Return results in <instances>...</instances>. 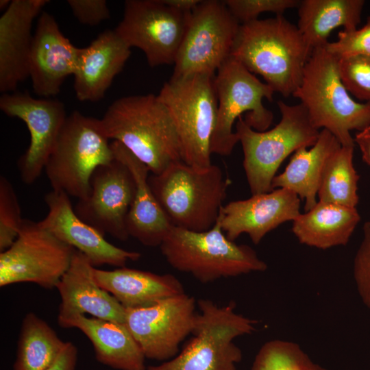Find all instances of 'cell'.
<instances>
[{
	"label": "cell",
	"mask_w": 370,
	"mask_h": 370,
	"mask_svg": "<svg viewBox=\"0 0 370 370\" xmlns=\"http://www.w3.org/2000/svg\"><path fill=\"white\" fill-rule=\"evenodd\" d=\"M311 53L297 26L282 14L241 24L230 56L288 97L300 86Z\"/></svg>",
	"instance_id": "6da1fadb"
},
{
	"label": "cell",
	"mask_w": 370,
	"mask_h": 370,
	"mask_svg": "<svg viewBox=\"0 0 370 370\" xmlns=\"http://www.w3.org/2000/svg\"><path fill=\"white\" fill-rule=\"evenodd\" d=\"M101 121L108 138L121 143L151 174L160 173L173 162L183 161L175 125L158 95L121 97L108 108Z\"/></svg>",
	"instance_id": "7a4b0ae2"
},
{
	"label": "cell",
	"mask_w": 370,
	"mask_h": 370,
	"mask_svg": "<svg viewBox=\"0 0 370 370\" xmlns=\"http://www.w3.org/2000/svg\"><path fill=\"white\" fill-rule=\"evenodd\" d=\"M148 182L172 225L195 232L214 225L231 184L217 165L198 169L183 161L151 174Z\"/></svg>",
	"instance_id": "3957f363"
},
{
	"label": "cell",
	"mask_w": 370,
	"mask_h": 370,
	"mask_svg": "<svg viewBox=\"0 0 370 370\" xmlns=\"http://www.w3.org/2000/svg\"><path fill=\"white\" fill-rule=\"evenodd\" d=\"M338 62L325 47L314 49L293 96L301 101L314 127L330 132L341 146H354L350 131L370 126V101L352 98L341 82Z\"/></svg>",
	"instance_id": "277c9868"
},
{
	"label": "cell",
	"mask_w": 370,
	"mask_h": 370,
	"mask_svg": "<svg viewBox=\"0 0 370 370\" xmlns=\"http://www.w3.org/2000/svg\"><path fill=\"white\" fill-rule=\"evenodd\" d=\"M159 247L173 269L202 283L267 269L251 247L228 239L218 219L211 229L204 232L173 225Z\"/></svg>",
	"instance_id": "5b68a950"
},
{
	"label": "cell",
	"mask_w": 370,
	"mask_h": 370,
	"mask_svg": "<svg viewBox=\"0 0 370 370\" xmlns=\"http://www.w3.org/2000/svg\"><path fill=\"white\" fill-rule=\"evenodd\" d=\"M277 104L282 118L271 130L256 131L242 116L236 122L252 195L271 191L272 181L282 162L299 149L314 145L319 136V130L313 126L301 103L291 106L280 100Z\"/></svg>",
	"instance_id": "8992f818"
},
{
	"label": "cell",
	"mask_w": 370,
	"mask_h": 370,
	"mask_svg": "<svg viewBox=\"0 0 370 370\" xmlns=\"http://www.w3.org/2000/svg\"><path fill=\"white\" fill-rule=\"evenodd\" d=\"M101 119L78 111L66 117L45 166L53 190L87 198L93 171L114 155Z\"/></svg>",
	"instance_id": "52a82bcc"
},
{
	"label": "cell",
	"mask_w": 370,
	"mask_h": 370,
	"mask_svg": "<svg viewBox=\"0 0 370 370\" xmlns=\"http://www.w3.org/2000/svg\"><path fill=\"white\" fill-rule=\"evenodd\" d=\"M197 306L190 340L176 356L146 370H237L242 352L234 340L251 334L256 321L237 313L233 304L220 306L201 299Z\"/></svg>",
	"instance_id": "ba28073f"
},
{
	"label": "cell",
	"mask_w": 370,
	"mask_h": 370,
	"mask_svg": "<svg viewBox=\"0 0 370 370\" xmlns=\"http://www.w3.org/2000/svg\"><path fill=\"white\" fill-rule=\"evenodd\" d=\"M214 75L171 78L158 97L166 108L181 143L182 160L198 169L210 166V143L217 116Z\"/></svg>",
	"instance_id": "9c48e42d"
},
{
	"label": "cell",
	"mask_w": 370,
	"mask_h": 370,
	"mask_svg": "<svg viewBox=\"0 0 370 370\" xmlns=\"http://www.w3.org/2000/svg\"><path fill=\"white\" fill-rule=\"evenodd\" d=\"M213 82L217 116L210 151L226 156L239 141L233 125L243 113H246L244 121L252 129L264 132L269 127L273 114L264 106L262 100L272 101L275 92L231 56L218 69Z\"/></svg>",
	"instance_id": "30bf717a"
},
{
	"label": "cell",
	"mask_w": 370,
	"mask_h": 370,
	"mask_svg": "<svg viewBox=\"0 0 370 370\" xmlns=\"http://www.w3.org/2000/svg\"><path fill=\"white\" fill-rule=\"evenodd\" d=\"M240 25L223 1L201 0L189 14L171 78L214 75L230 56Z\"/></svg>",
	"instance_id": "8fae6325"
},
{
	"label": "cell",
	"mask_w": 370,
	"mask_h": 370,
	"mask_svg": "<svg viewBox=\"0 0 370 370\" xmlns=\"http://www.w3.org/2000/svg\"><path fill=\"white\" fill-rule=\"evenodd\" d=\"M75 250L38 222L23 219L14 242L0 253V286L32 282L46 289L56 288Z\"/></svg>",
	"instance_id": "7c38bea8"
},
{
	"label": "cell",
	"mask_w": 370,
	"mask_h": 370,
	"mask_svg": "<svg viewBox=\"0 0 370 370\" xmlns=\"http://www.w3.org/2000/svg\"><path fill=\"white\" fill-rule=\"evenodd\" d=\"M189 14L161 0H126L114 30L130 48L144 53L151 67L174 64Z\"/></svg>",
	"instance_id": "4fadbf2b"
},
{
	"label": "cell",
	"mask_w": 370,
	"mask_h": 370,
	"mask_svg": "<svg viewBox=\"0 0 370 370\" xmlns=\"http://www.w3.org/2000/svg\"><path fill=\"white\" fill-rule=\"evenodd\" d=\"M125 325L146 358L165 362L192 334L198 312L195 299L180 294L145 308L125 309Z\"/></svg>",
	"instance_id": "5bb4252c"
},
{
	"label": "cell",
	"mask_w": 370,
	"mask_h": 370,
	"mask_svg": "<svg viewBox=\"0 0 370 370\" xmlns=\"http://www.w3.org/2000/svg\"><path fill=\"white\" fill-rule=\"evenodd\" d=\"M90 185L88 197L78 200L74 207L76 214L103 235L127 240V219L136 190L129 168L114 157L95 169Z\"/></svg>",
	"instance_id": "9a60e30c"
},
{
	"label": "cell",
	"mask_w": 370,
	"mask_h": 370,
	"mask_svg": "<svg viewBox=\"0 0 370 370\" xmlns=\"http://www.w3.org/2000/svg\"><path fill=\"white\" fill-rule=\"evenodd\" d=\"M0 109L22 120L30 135L28 148L17 164L22 181L33 184L40 175L66 119L64 103L56 99H35L27 92L3 94Z\"/></svg>",
	"instance_id": "2e32d148"
},
{
	"label": "cell",
	"mask_w": 370,
	"mask_h": 370,
	"mask_svg": "<svg viewBox=\"0 0 370 370\" xmlns=\"http://www.w3.org/2000/svg\"><path fill=\"white\" fill-rule=\"evenodd\" d=\"M49 211L38 224L62 242L84 254L95 267L108 264L125 267L128 260H138L141 254L109 243L104 235L82 220L75 213L69 196L52 190L45 195Z\"/></svg>",
	"instance_id": "e0dca14e"
},
{
	"label": "cell",
	"mask_w": 370,
	"mask_h": 370,
	"mask_svg": "<svg viewBox=\"0 0 370 370\" xmlns=\"http://www.w3.org/2000/svg\"><path fill=\"white\" fill-rule=\"evenodd\" d=\"M299 208L300 199L297 194L278 188L229 202L221 207L218 220L230 241L247 234L258 245L267 233L282 223L295 220L301 214Z\"/></svg>",
	"instance_id": "ac0fdd59"
},
{
	"label": "cell",
	"mask_w": 370,
	"mask_h": 370,
	"mask_svg": "<svg viewBox=\"0 0 370 370\" xmlns=\"http://www.w3.org/2000/svg\"><path fill=\"white\" fill-rule=\"evenodd\" d=\"M80 48L61 32L54 16L42 11L33 35L29 77L36 94L54 97L66 77L74 75Z\"/></svg>",
	"instance_id": "d6986e66"
},
{
	"label": "cell",
	"mask_w": 370,
	"mask_h": 370,
	"mask_svg": "<svg viewBox=\"0 0 370 370\" xmlns=\"http://www.w3.org/2000/svg\"><path fill=\"white\" fill-rule=\"evenodd\" d=\"M48 0H12L0 18V91H14L29 77L34 18Z\"/></svg>",
	"instance_id": "ffe728a7"
},
{
	"label": "cell",
	"mask_w": 370,
	"mask_h": 370,
	"mask_svg": "<svg viewBox=\"0 0 370 370\" xmlns=\"http://www.w3.org/2000/svg\"><path fill=\"white\" fill-rule=\"evenodd\" d=\"M95 267L75 250L70 267L56 286L61 301L58 322L77 314L125 323V308L95 280Z\"/></svg>",
	"instance_id": "44dd1931"
},
{
	"label": "cell",
	"mask_w": 370,
	"mask_h": 370,
	"mask_svg": "<svg viewBox=\"0 0 370 370\" xmlns=\"http://www.w3.org/2000/svg\"><path fill=\"white\" fill-rule=\"evenodd\" d=\"M131 48L114 29H106L89 45L80 48L73 75V88L81 101L101 99L123 69Z\"/></svg>",
	"instance_id": "7402d4cb"
},
{
	"label": "cell",
	"mask_w": 370,
	"mask_h": 370,
	"mask_svg": "<svg viewBox=\"0 0 370 370\" xmlns=\"http://www.w3.org/2000/svg\"><path fill=\"white\" fill-rule=\"evenodd\" d=\"M111 147L114 157L132 172L136 184L134 200L127 219L130 236L147 247L160 246L173 226L156 199L148 182L149 168L118 141Z\"/></svg>",
	"instance_id": "603a6c76"
},
{
	"label": "cell",
	"mask_w": 370,
	"mask_h": 370,
	"mask_svg": "<svg viewBox=\"0 0 370 370\" xmlns=\"http://www.w3.org/2000/svg\"><path fill=\"white\" fill-rule=\"evenodd\" d=\"M77 328L92 344L97 360L116 370H146L145 356L125 323L77 314L58 322Z\"/></svg>",
	"instance_id": "cb8c5ba5"
},
{
	"label": "cell",
	"mask_w": 370,
	"mask_h": 370,
	"mask_svg": "<svg viewBox=\"0 0 370 370\" xmlns=\"http://www.w3.org/2000/svg\"><path fill=\"white\" fill-rule=\"evenodd\" d=\"M98 284L125 308L152 306L166 298L185 293L181 282L171 274L119 267L112 271L95 268Z\"/></svg>",
	"instance_id": "d4e9b609"
},
{
	"label": "cell",
	"mask_w": 370,
	"mask_h": 370,
	"mask_svg": "<svg viewBox=\"0 0 370 370\" xmlns=\"http://www.w3.org/2000/svg\"><path fill=\"white\" fill-rule=\"evenodd\" d=\"M341 145L328 130L322 129L314 145L308 150L302 147L291 157L285 170L275 175L272 181V190L285 188L305 200V212L317 203L316 196L325 164L330 156Z\"/></svg>",
	"instance_id": "484cf974"
},
{
	"label": "cell",
	"mask_w": 370,
	"mask_h": 370,
	"mask_svg": "<svg viewBox=\"0 0 370 370\" xmlns=\"http://www.w3.org/2000/svg\"><path fill=\"white\" fill-rule=\"evenodd\" d=\"M360 220L356 208L319 201L293 221L292 231L301 243L326 249L345 245Z\"/></svg>",
	"instance_id": "4316f807"
},
{
	"label": "cell",
	"mask_w": 370,
	"mask_h": 370,
	"mask_svg": "<svg viewBox=\"0 0 370 370\" xmlns=\"http://www.w3.org/2000/svg\"><path fill=\"white\" fill-rule=\"evenodd\" d=\"M363 0H303L298 5L297 27L312 51L325 47L330 33L338 27L357 29Z\"/></svg>",
	"instance_id": "83f0119b"
},
{
	"label": "cell",
	"mask_w": 370,
	"mask_h": 370,
	"mask_svg": "<svg viewBox=\"0 0 370 370\" xmlns=\"http://www.w3.org/2000/svg\"><path fill=\"white\" fill-rule=\"evenodd\" d=\"M65 344L45 321L28 312L23 319L13 370H46Z\"/></svg>",
	"instance_id": "f1b7e54d"
},
{
	"label": "cell",
	"mask_w": 370,
	"mask_h": 370,
	"mask_svg": "<svg viewBox=\"0 0 370 370\" xmlns=\"http://www.w3.org/2000/svg\"><path fill=\"white\" fill-rule=\"evenodd\" d=\"M354 146H341L326 161L318 190L319 201L356 208L359 175L353 164Z\"/></svg>",
	"instance_id": "f546056e"
},
{
	"label": "cell",
	"mask_w": 370,
	"mask_h": 370,
	"mask_svg": "<svg viewBox=\"0 0 370 370\" xmlns=\"http://www.w3.org/2000/svg\"><path fill=\"white\" fill-rule=\"evenodd\" d=\"M251 370H327L313 362L301 347L293 342L271 340L262 345Z\"/></svg>",
	"instance_id": "4dcf8cb0"
},
{
	"label": "cell",
	"mask_w": 370,
	"mask_h": 370,
	"mask_svg": "<svg viewBox=\"0 0 370 370\" xmlns=\"http://www.w3.org/2000/svg\"><path fill=\"white\" fill-rule=\"evenodd\" d=\"M23 219L16 192L5 176L0 177V251L10 247L16 240Z\"/></svg>",
	"instance_id": "1f68e13d"
},
{
	"label": "cell",
	"mask_w": 370,
	"mask_h": 370,
	"mask_svg": "<svg viewBox=\"0 0 370 370\" xmlns=\"http://www.w3.org/2000/svg\"><path fill=\"white\" fill-rule=\"evenodd\" d=\"M338 67L347 92L360 101H370V56L340 58Z\"/></svg>",
	"instance_id": "d6a6232c"
},
{
	"label": "cell",
	"mask_w": 370,
	"mask_h": 370,
	"mask_svg": "<svg viewBox=\"0 0 370 370\" xmlns=\"http://www.w3.org/2000/svg\"><path fill=\"white\" fill-rule=\"evenodd\" d=\"M297 0H225L223 1L232 14L240 24L258 19L262 12H271L282 15L286 10L297 8Z\"/></svg>",
	"instance_id": "836d02e7"
},
{
	"label": "cell",
	"mask_w": 370,
	"mask_h": 370,
	"mask_svg": "<svg viewBox=\"0 0 370 370\" xmlns=\"http://www.w3.org/2000/svg\"><path fill=\"white\" fill-rule=\"evenodd\" d=\"M325 47L338 59L354 56H370V16L360 29L339 32L337 40L329 42Z\"/></svg>",
	"instance_id": "e575fe53"
},
{
	"label": "cell",
	"mask_w": 370,
	"mask_h": 370,
	"mask_svg": "<svg viewBox=\"0 0 370 370\" xmlns=\"http://www.w3.org/2000/svg\"><path fill=\"white\" fill-rule=\"evenodd\" d=\"M353 273L359 296L370 310V221L363 225V238L354 257Z\"/></svg>",
	"instance_id": "d590c367"
},
{
	"label": "cell",
	"mask_w": 370,
	"mask_h": 370,
	"mask_svg": "<svg viewBox=\"0 0 370 370\" xmlns=\"http://www.w3.org/2000/svg\"><path fill=\"white\" fill-rule=\"evenodd\" d=\"M67 3L74 16L84 25L95 26L110 16L105 0H69Z\"/></svg>",
	"instance_id": "8d00e7d4"
},
{
	"label": "cell",
	"mask_w": 370,
	"mask_h": 370,
	"mask_svg": "<svg viewBox=\"0 0 370 370\" xmlns=\"http://www.w3.org/2000/svg\"><path fill=\"white\" fill-rule=\"evenodd\" d=\"M77 353V347L73 343L66 342L58 358L46 370H75Z\"/></svg>",
	"instance_id": "74e56055"
},
{
	"label": "cell",
	"mask_w": 370,
	"mask_h": 370,
	"mask_svg": "<svg viewBox=\"0 0 370 370\" xmlns=\"http://www.w3.org/2000/svg\"><path fill=\"white\" fill-rule=\"evenodd\" d=\"M354 139L360 148L363 161L370 166V126L358 132Z\"/></svg>",
	"instance_id": "f35d334b"
},
{
	"label": "cell",
	"mask_w": 370,
	"mask_h": 370,
	"mask_svg": "<svg viewBox=\"0 0 370 370\" xmlns=\"http://www.w3.org/2000/svg\"><path fill=\"white\" fill-rule=\"evenodd\" d=\"M164 4L184 13H190L201 0H161Z\"/></svg>",
	"instance_id": "ab89813d"
},
{
	"label": "cell",
	"mask_w": 370,
	"mask_h": 370,
	"mask_svg": "<svg viewBox=\"0 0 370 370\" xmlns=\"http://www.w3.org/2000/svg\"><path fill=\"white\" fill-rule=\"evenodd\" d=\"M10 3H11V1L10 0H1L0 1V10H3L4 12L9 7V5H10Z\"/></svg>",
	"instance_id": "60d3db41"
}]
</instances>
